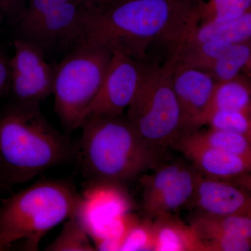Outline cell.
<instances>
[{"label":"cell","mask_w":251,"mask_h":251,"mask_svg":"<svg viewBox=\"0 0 251 251\" xmlns=\"http://www.w3.org/2000/svg\"><path fill=\"white\" fill-rule=\"evenodd\" d=\"M251 104L250 84L241 80L239 77L230 80L220 81L216 84L208 117L211 112L217 110H242Z\"/></svg>","instance_id":"cell-20"},{"label":"cell","mask_w":251,"mask_h":251,"mask_svg":"<svg viewBox=\"0 0 251 251\" xmlns=\"http://www.w3.org/2000/svg\"><path fill=\"white\" fill-rule=\"evenodd\" d=\"M190 204L209 215L251 216V193L231 181L206 177L201 173Z\"/></svg>","instance_id":"cell-12"},{"label":"cell","mask_w":251,"mask_h":251,"mask_svg":"<svg viewBox=\"0 0 251 251\" xmlns=\"http://www.w3.org/2000/svg\"><path fill=\"white\" fill-rule=\"evenodd\" d=\"M149 62L120 50H112L103 85L87 111L86 118L122 115L134 98Z\"/></svg>","instance_id":"cell-7"},{"label":"cell","mask_w":251,"mask_h":251,"mask_svg":"<svg viewBox=\"0 0 251 251\" xmlns=\"http://www.w3.org/2000/svg\"><path fill=\"white\" fill-rule=\"evenodd\" d=\"M216 82L207 73L186 67L176 58L173 86L181 110L184 133L206 125Z\"/></svg>","instance_id":"cell-10"},{"label":"cell","mask_w":251,"mask_h":251,"mask_svg":"<svg viewBox=\"0 0 251 251\" xmlns=\"http://www.w3.org/2000/svg\"><path fill=\"white\" fill-rule=\"evenodd\" d=\"M82 0H72L57 6L22 30L16 37L26 39L45 52L54 46L60 47L75 26Z\"/></svg>","instance_id":"cell-13"},{"label":"cell","mask_w":251,"mask_h":251,"mask_svg":"<svg viewBox=\"0 0 251 251\" xmlns=\"http://www.w3.org/2000/svg\"><path fill=\"white\" fill-rule=\"evenodd\" d=\"M186 163V162L179 160L168 162L163 160L153 168L151 174L142 175L140 183L143 190V209L159 197L174 182Z\"/></svg>","instance_id":"cell-19"},{"label":"cell","mask_w":251,"mask_h":251,"mask_svg":"<svg viewBox=\"0 0 251 251\" xmlns=\"http://www.w3.org/2000/svg\"><path fill=\"white\" fill-rule=\"evenodd\" d=\"M199 175V172L188 161L174 182L153 202L143 208L147 217L153 219L163 214H173L189 205L196 193Z\"/></svg>","instance_id":"cell-15"},{"label":"cell","mask_w":251,"mask_h":251,"mask_svg":"<svg viewBox=\"0 0 251 251\" xmlns=\"http://www.w3.org/2000/svg\"><path fill=\"white\" fill-rule=\"evenodd\" d=\"M120 251H154L153 219L137 218L127 232Z\"/></svg>","instance_id":"cell-25"},{"label":"cell","mask_w":251,"mask_h":251,"mask_svg":"<svg viewBox=\"0 0 251 251\" xmlns=\"http://www.w3.org/2000/svg\"><path fill=\"white\" fill-rule=\"evenodd\" d=\"M176 56L149 62L143 80L127 108L126 118L150 148L165 156L184 133L181 110L173 86Z\"/></svg>","instance_id":"cell-5"},{"label":"cell","mask_w":251,"mask_h":251,"mask_svg":"<svg viewBox=\"0 0 251 251\" xmlns=\"http://www.w3.org/2000/svg\"><path fill=\"white\" fill-rule=\"evenodd\" d=\"M251 7V0H198L200 25L228 22Z\"/></svg>","instance_id":"cell-22"},{"label":"cell","mask_w":251,"mask_h":251,"mask_svg":"<svg viewBox=\"0 0 251 251\" xmlns=\"http://www.w3.org/2000/svg\"><path fill=\"white\" fill-rule=\"evenodd\" d=\"M251 55V39L234 43L204 72L216 82L232 80L247 67Z\"/></svg>","instance_id":"cell-17"},{"label":"cell","mask_w":251,"mask_h":251,"mask_svg":"<svg viewBox=\"0 0 251 251\" xmlns=\"http://www.w3.org/2000/svg\"><path fill=\"white\" fill-rule=\"evenodd\" d=\"M199 236L206 251H248L251 240L232 234L212 232Z\"/></svg>","instance_id":"cell-26"},{"label":"cell","mask_w":251,"mask_h":251,"mask_svg":"<svg viewBox=\"0 0 251 251\" xmlns=\"http://www.w3.org/2000/svg\"><path fill=\"white\" fill-rule=\"evenodd\" d=\"M80 195L71 183L43 180L0 206V251H36L46 234L76 214Z\"/></svg>","instance_id":"cell-4"},{"label":"cell","mask_w":251,"mask_h":251,"mask_svg":"<svg viewBox=\"0 0 251 251\" xmlns=\"http://www.w3.org/2000/svg\"><path fill=\"white\" fill-rule=\"evenodd\" d=\"M3 0H0V4H1V3L2 2Z\"/></svg>","instance_id":"cell-34"},{"label":"cell","mask_w":251,"mask_h":251,"mask_svg":"<svg viewBox=\"0 0 251 251\" xmlns=\"http://www.w3.org/2000/svg\"><path fill=\"white\" fill-rule=\"evenodd\" d=\"M173 149L182 153L202 176L229 180L251 173V158L237 156L200 143L184 133Z\"/></svg>","instance_id":"cell-11"},{"label":"cell","mask_w":251,"mask_h":251,"mask_svg":"<svg viewBox=\"0 0 251 251\" xmlns=\"http://www.w3.org/2000/svg\"><path fill=\"white\" fill-rule=\"evenodd\" d=\"M10 64L13 101L41 103L53 94L54 69L46 62L44 51L35 44L16 37Z\"/></svg>","instance_id":"cell-9"},{"label":"cell","mask_w":251,"mask_h":251,"mask_svg":"<svg viewBox=\"0 0 251 251\" xmlns=\"http://www.w3.org/2000/svg\"><path fill=\"white\" fill-rule=\"evenodd\" d=\"M200 143L237 156L251 158V140L244 135L209 128L186 133Z\"/></svg>","instance_id":"cell-21"},{"label":"cell","mask_w":251,"mask_h":251,"mask_svg":"<svg viewBox=\"0 0 251 251\" xmlns=\"http://www.w3.org/2000/svg\"><path fill=\"white\" fill-rule=\"evenodd\" d=\"M190 225L198 235L220 232L251 240V216H213L199 213L193 218Z\"/></svg>","instance_id":"cell-18"},{"label":"cell","mask_w":251,"mask_h":251,"mask_svg":"<svg viewBox=\"0 0 251 251\" xmlns=\"http://www.w3.org/2000/svg\"><path fill=\"white\" fill-rule=\"evenodd\" d=\"M154 251H206L191 225L173 214L153 219Z\"/></svg>","instance_id":"cell-14"},{"label":"cell","mask_w":251,"mask_h":251,"mask_svg":"<svg viewBox=\"0 0 251 251\" xmlns=\"http://www.w3.org/2000/svg\"><path fill=\"white\" fill-rule=\"evenodd\" d=\"M72 0H29L25 9L16 22V32L35 22L44 15Z\"/></svg>","instance_id":"cell-27"},{"label":"cell","mask_w":251,"mask_h":251,"mask_svg":"<svg viewBox=\"0 0 251 251\" xmlns=\"http://www.w3.org/2000/svg\"><path fill=\"white\" fill-rule=\"evenodd\" d=\"M81 169L90 181L123 184L156 168L164 156L138 136L126 117H90L81 125Z\"/></svg>","instance_id":"cell-3"},{"label":"cell","mask_w":251,"mask_h":251,"mask_svg":"<svg viewBox=\"0 0 251 251\" xmlns=\"http://www.w3.org/2000/svg\"><path fill=\"white\" fill-rule=\"evenodd\" d=\"M54 69V109L67 131L80 128L103 85L112 51L77 46Z\"/></svg>","instance_id":"cell-6"},{"label":"cell","mask_w":251,"mask_h":251,"mask_svg":"<svg viewBox=\"0 0 251 251\" xmlns=\"http://www.w3.org/2000/svg\"><path fill=\"white\" fill-rule=\"evenodd\" d=\"M200 25L198 0H116L81 6L61 48L97 46L151 61L150 50L177 55Z\"/></svg>","instance_id":"cell-1"},{"label":"cell","mask_w":251,"mask_h":251,"mask_svg":"<svg viewBox=\"0 0 251 251\" xmlns=\"http://www.w3.org/2000/svg\"><path fill=\"white\" fill-rule=\"evenodd\" d=\"M116 1V0H98L97 2L94 4H105V3L111 2V1Z\"/></svg>","instance_id":"cell-33"},{"label":"cell","mask_w":251,"mask_h":251,"mask_svg":"<svg viewBox=\"0 0 251 251\" xmlns=\"http://www.w3.org/2000/svg\"><path fill=\"white\" fill-rule=\"evenodd\" d=\"M98 0H82V4L84 6H91L97 2Z\"/></svg>","instance_id":"cell-31"},{"label":"cell","mask_w":251,"mask_h":251,"mask_svg":"<svg viewBox=\"0 0 251 251\" xmlns=\"http://www.w3.org/2000/svg\"><path fill=\"white\" fill-rule=\"evenodd\" d=\"M29 0H3L0 4V10L16 24Z\"/></svg>","instance_id":"cell-28"},{"label":"cell","mask_w":251,"mask_h":251,"mask_svg":"<svg viewBox=\"0 0 251 251\" xmlns=\"http://www.w3.org/2000/svg\"><path fill=\"white\" fill-rule=\"evenodd\" d=\"M133 202L122 184L90 181L83 193L76 215L96 244L106 237L117 219L130 213Z\"/></svg>","instance_id":"cell-8"},{"label":"cell","mask_w":251,"mask_h":251,"mask_svg":"<svg viewBox=\"0 0 251 251\" xmlns=\"http://www.w3.org/2000/svg\"><path fill=\"white\" fill-rule=\"evenodd\" d=\"M206 125L214 129L239 133L251 140V104L242 110H217L211 112Z\"/></svg>","instance_id":"cell-24"},{"label":"cell","mask_w":251,"mask_h":251,"mask_svg":"<svg viewBox=\"0 0 251 251\" xmlns=\"http://www.w3.org/2000/svg\"><path fill=\"white\" fill-rule=\"evenodd\" d=\"M72 143L48 122L40 103L11 101L0 114V186L24 184L72 159Z\"/></svg>","instance_id":"cell-2"},{"label":"cell","mask_w":251,"mask_h":251,"mask_svg":"<svg viewBox=\"0 0 251 251\" xmlns=\"http://www.w3.org/2000/svg\"><path fill=\"white\" fill-rule=\"evenodd\" d=\"M226 181H231V182L244 188L248 192L251 193V173L239 175V176H236L232 179L226 180Z\"/></svg>","instance_id":"cell-30"},{"label":"cell","mask_w":251,"mask_h":251,"mask_svg":"<svg viewBox=\"0 0 251 251\" xmlns=\"http://www.w3.org/2000/svg\"><path fill=\"white\" fill-rule=\"evenodd\" d=\"M11 72L10 59L0 51V96L11 88Z\"/></svg>","instance_id":"cell-29"},{"label":"cell","mask_w":251,"mask_h":251,"mask_svg":"<svg viewBox=\"0 0 251 251\" xmlns=\"http://www.w3.org/2000/svg\"><path fill=\"white\" fill-rule=\"evenodd\" d=\"M92 241L85 226L75 214L65 221L60 233L46 247L45 251H97Z\"/></svg>","instance_id":"cell-23"},{"label":"cell","mask_w":251,"mask_h":251,"mask_svg":"<svg viewBox=\"0 0 251 251\" xmlns=\"http://www.w3.org/2000/svg\"><path fill=\"white\" fill-rule=\"evenodd\" d=\"M251 39V7L239 17L219 24L202 25L196 29V43L220 41L234 44Z\"/></svg>","instance_id":"cell-16"},{"label":"cell","mask_w":251,"mask_h":251,"mask_svg":"<svg viewBox=\"0 0 251 251\" xmlns=\"http://www.w3.org/2000/svg\"><path fill=\"white\" fill-rule=\"evenodd\" d=\"M0 188H1V186H0Z\"/></svg>","instance_id":"cell-35"},{"label":"cell","mask_w":251,"mask_h":251,"mask_svg":"<svg viewBox=\"0 0 251 251\" xmlns=\"http://www.w3.org/2000/svg\"><path fill=\"white\" fill-rule=\"evenodd\" d=\"M244 70L247 72L248 75H249V77H250L251 78V55L250 59H249V62L248 63L247 67L245 68Z\"/></svg>","instance_id":"cell-32"}]
</instances>
